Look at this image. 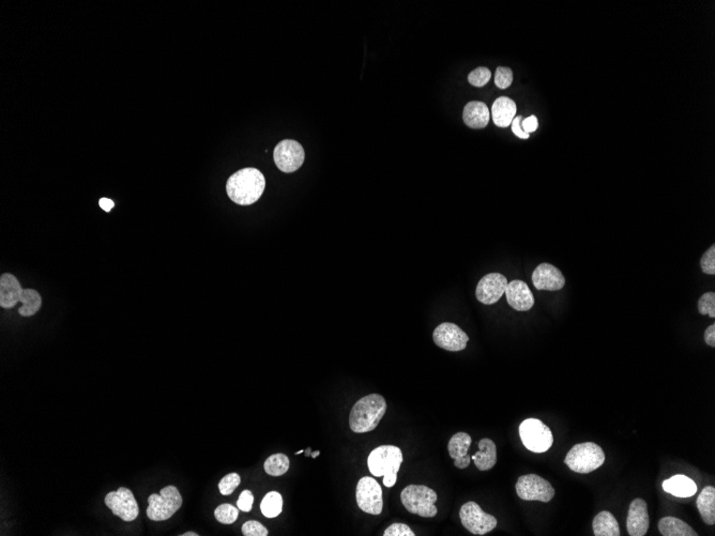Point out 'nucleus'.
<instances>
[{
    "mask_svg": "<svg viewBox=\"0 0 715 536\" xmlns=\"http://www.w3.org/2000/svg\"><path fill=\"white\" fill-rule=\"evenodd\" d=\"M520 437L525 447L534 453H545L554 443L552 430L538 418H527L521 423Z\"/></svg>",
    "mask_w": 715,
    "mask_h": 536,
    "instance_id": "7",
    "label": "nucleus"
},
{
    "mask_svg": "<svg viewBox=\"0 0 715 536\" xmlns=\"http://www.w3.org/2000/svg\"><path fill=\"white\" fill-rule=\"evenodd\" d=\"M705 342L710 347H715V324H711L705 332Z\"/></svg>",
    "mask_w": 715,
    "mask_h": 536,
    "instance_id": "41",
    "label": "nucleus"
},
{
    "mask_svg": "<svg viewBox=\"0 0 715 536\" xmlns=\"http://www.w3.org/2000/svg\"><path fill=\"white\" fill-rule=\"evenodd\" d=\"M505 295H507L509 305L518 312L532 310L534 305V297L532 290L525 281L520 279H514L507 284Z\"/></svg>",
    "mask_w": 715,
    "mask_h": 536,
    "instance_id": "17",
    "label": "nucleus"
},
{
    "mask_svg": "<svg viewBox=\"0 0 715 536\" xmlns=\"http://www.w3.org/2000/svg\"><path fill=\"white\" fill-rule=\"evenodd\" d=\"M538 119L536 116H530L522 121V129L527 134L534 132L538 129Z\"/></svg>",
    "mask_w": 715,
    "mask_h": 536,
    "instance_id": "40",
    "label": "nucleus"
},
{
    "mask_svg": "<svg viewBox=\"0 0 715 536\" xmlns=\"http://www.w3.org/2000/svg\"><path fill=\"white\" fill-rule=\"evenodd\" d=\"M182 536H199V534L195 533V532H187V533L181 534Z\"/></svg>",
    "mask_w": 715,
    "mask_h": 536,
    "instance_id": "43",
    "label": "nucleus"
},
{
    "mask_svg": "<svg viewBox=\"0 0 715 536\" xmlns=\"http://www.w3.org/2000/svg\"><path fill=\"white\" fill-rule=\"evenodd\" d=\"M266 180L257 168H244L227 180L226 191L229 198L241 206H248L262 197Z\"/></svg>",
    "mask_w": 715,
    "mask_h": 536,
    "instance_id": "1",
    "label": "nucleus"
},
{
    "mask_svg": "<svg viewBox=\"0 0 715 536\" xmlns=\"http://www.w3.org/2000/svg\"><path fill=\"white\" fill-rule=\"evenodd\" d=\"M516 115V104L510 98L500 97L494 102L491 117L494 123L500 128H507Z\"/></svg>",
    "mask_w": 715,
    "mask_h": 536,
    "instance_id": "20",
    "label": "nucleus"
},
{
    "mask_svg": "<svg viewBox=\"0 0 715 536\" xmlns=\"http://www.w3.org/2000/svg\"><path fill=\"white\" fill-rule=\"evenodd\" d=\"M516 494L524 501H541L547 503L555 497V489L548 481L536 474L521 477L516 483Z\"/></svg>",
    "mask_w": 715,
    "mask_h": 536,
    "instance_id": "10",
    "label": "nucleus"
},
{
    "mask_svg": "<svg viewBox=\"0 0 715 536\" xmlns=\"http://www.w3.org/2000/svg\"><path fill=\"white\" fill-rule=\"evenodd\" d=\"M650 527L649 514L646 501L635 499L632 501L628 508L626 528L631 536H644L647 534Z\"/></svg>",
    "mask_w": 715,
    "mask_h": 536,
    "instance_id": "16",
    "label": "nucleus"
},
{
    "mask_svg": "<svg viewBox=\"0 0 715 536\" xmlns=\"http://www.w3.org/2000/svg\"><path fill=\"white\" fill-rule=\"evenodd\" d=\"M274 163L281 172L291 174L305 163V152L300 142L285 140L276 145L273 152Z\"/></svg>",
    "mask_w": 715,
    "mask_h": 536,
    "instance_id": "11",
    "label": "nucleus"
},
{
    "mask_svg": "<svg viewBox=\"0 0 715 536\" xmlns=\"http://www.w3.org/2000/svg\"><path fill=\"white\" fill-rule=\"evenodd\" d=\"M700 267L703 273L709 275H715V246H711L706 253L703 254L700 260Z\"/></svg>",
    "mask_w": 715,
    "mask_h": 536,
    "instance_id": "35",
    "label": "nucleus"
},
{
    "mask_svg": "<svg viewBox=\"0 0 715 536\" xmlns=\"http://www.w3.org/2000/svg\"><path fill=\"white\" fill-rule=\"evenodd\" d=\"M19 303H21V307H19V315L23 317H30L40 311L42 298L35 289H24Z\"/></svg>",
    "mask_w": 715,
    "mask_h": 536,
    "instance_id": "27",
    "label": "nucleus"
},
{
    "mask_svg": "<svg viewBox=\"0 0 715 536\" xmlns=\"http://www.w3.org/2000/svg\"><path fill=\"white\" fill-rule=\"evenodd\" d=\"M403 506L411 514L420 517H435L438 512L436 503L437 494L425 485H409L401 492Z\"/></svg>",
    "mask_w": 715,
    "mask_h": 536,
    "instance_id": "5",
    "label": "nucleus"
},
{
    "mask_svg": "<svg viewBox=\"0 0 715 536\" xmlns=\"http://www.w3.org/2000/svg\"><path fill=\"white\" fill-rule=\"evenodd\" d=\"M595 536H619L620 528L615 516L608 510H602L595 516L592 522Z\"/></svg>",
    "mask_w": 715,
    "mask_h": 536,
    "instance_id": "25",
    "label": "nucleus"
},
{
    "mask_svg": "<svg viewBox=\"0 0 715 536\" xmlns=\"http://www.w3.org/2000/svg\"><path fill=\"white\" fill-rule=\"evenodd\" d=\"M698 311L701 315L715 317V293H707L701 295L698 301Z\"/></svg>",
    "mask_w": 715,
    "mask_h": 536,
    "instance_id": "33",
    "label": "nucleus"
},
{
    "mask_svg": "<svg viewBox=\"0 0 715 536\" xmlns=\"http://www.w3.org/2000/svg\"><path fill=\"white\" fill-rule=\"evenodd\" d=\"M283 510V498L278 492H268L260 503L262 515L267 518H275Z\"/></svg>",
    "mask_w": 715,
    "mask_h": 536,
    "instance_id": "28",
    "label": "nucleus"
},
{
    "mask_svg": "<svg viewBox=\"0 0 715 536\" xmlns=\"http://www.w3.org/2000/svg\"><path fill=\"white\" fill-rule=\"evenodd\" d=\"M491 77V72L487 68L480 66L478 69L470 72L469 75H468V81L475 87H483V86L489 83Z\"/></svg>",
    "mask_w": 715,
    "mask_h": 536,
    "instance_id": "32",
    "label": "nucleus"
},
{
    "mask_svg": "<svg viewBox=\"0 0 715 536\" xmlns=\"http://www.w3.org/2000/svg\"><path fill=\"white\" fill-rule=\"evenodd\" d=\"M147 516L154 521L170 519L182 506V497L177 487H164L160 494H152L148 498Z\"/></svg>",
    "mask_w": 715,
    "mask_h": 536,
    "instance_id": "6",
    "label": "nucleus"
},
{
    "mask_svg": "<svg viewBox=\"0 0 715 536\" xmlns=\"http://www.w3.org/2000/svg\"><path fill=\"white\" fill-rule=\"evenodd\" d=\"M240 482V475L238 473H229L219 483V490L223 496H229L235 492V489L238 488Z\"/></svg>",
    "mask_w": 715,
    "mask_h": 536,
    "instance_id": "31",
    "label": "nucleus"
},
{
    "mask_svg": "<svg viewBox=\"0 0 715 536\" xmlns=\"http://www.w3.org/2000/svg\"><path fill=\"white\" fill-rule=\"evenodd\" d=\"M532 283L538 290L557 291L565 285L562 272L550 264H541L532 273Z\"/></svg>",
    "mask_w": 715,
    "mask_h": 536,
    "instance_id": "15",
    "label": "nucleus"
},
{
    "mask_svg": "<svg viewBox=\"0 0 715 536\" xmlns=\"http://www.w3.org/2000/svg\"><path fill=\"white\" fill-rule=\"evenodd\" d=\"M356 499V504L364 512L379 515L383 512V489L374 477H364L358 482Z\"/></svg>",
    "mask_w": 715,
    "mask_h": 536,
    "instance_id": "9",
    "label": "nucleus"
},
{
    "mask_svg": "<svg viewBox=\"0 0 715 536\" xmlns=\"http://www.w3.org/2000/svg\"><path fill=\"white\" fill-rule=\"evenodd\" d=\"M291 461L285 454H274L264 461V471L272 477H281L289 470Z\"/></svg>",
    "mask_w": 715,
    "mask_h": 536,
    "instance_id": "29",
    "label": "nucleus"
},
{
    "mask_svg": "<svg viewBox=\"0 0 715 536\" xmlns=\"http://www.w3.org/2000/svg\"><path fill=\"white\" fill-rule=\"evenodd\" d=\"M387 412L385 397L371 394L362 397L352 407L350 414V426L356 434L370 432L377 427Z\"/></svg>",
    "mask_w": 715,
    "mask_h": 536,
    "instance_id": "2",
    "label": "nucleus"
},
{
    "mask_svg": "<svg viewBox=\"0 0 715 536\" xmlns=\"http://www.w3.org/2000/svg\"><path fill=\"white\" fill-rule=\"evenodd\" d=\"M478 445H479V452L471 456V459L475 461L476 467L480 471L491 470L497 463V447H496L495 442L484 438V439L480 440Z\"/></svg>",
    "mask_w": 715,
    "mask_h": 536,
    "instance_id": "22",
    "label": "nucleus"
},
{
    "mask_svg": "<svg viewBox=\"0 0 715 536\" xmlns=\"http://www.w3.org/2000/svg\"><path fill=\"white\" fill-rule=\"evenodd\" d=\"M507 279L500 273H489L482 277L476 289L478 301L485 305L495 304L505 295Z\"/></svg>",
    "mask_w": 715,
    "mask_h": 536,
    "instance_id": "14",
    "label": "nucleus"
},
{
    "mask_svg": "<svg viewBox=\"0 0 715 536\" xmlns=\"http://www.w3.org/2000/svg\"><path fill=\"white\" fill-rule=\"evenodd\" d=\"M415 532L404 524H393L383 532V536H415Z\"/></svg>",
    "mask_w": 715,
    "mask_h": 536,
    "instance_id": "37",
    "label": "nucleus"
},
{
    "mask_svg": "<svg viewBox=\"0 0 715 536\" xmlns=\"http://www.w3.org/2000/svg\"><path fill=\"white\" fill-rule=\"evenodd\" d=\"M21 288L19 279L15 275L5 273L0 277V306L3 308H12L21 300Z\"/></svg>",
    "mask_w": 715,
    "mask_h": 536,
    "instance_id": "19",
    "label": "nucleus"
},
{
    "mask_svg": "<svg viewBox=\"0 0 715 536\" xmlns=\"http://www.w3.org/2000/svg\"><path fill=\"white\" fill-rule=\"evenodd\" d=\"M319 454H320V452H319V451H317V452H315V453H313L312 454L313 459H316L317 456H318Z\"/></svg>",
    "mask_w": 715,
    "mask_h": 536,
    "instance_id": "44",
    "label": "nucleus"
},
{
    "mask_svg": "<svg viewBox=\"0 0 715 536\" xmlns=\"http://www.w3.org/2000/svg\"><path fill=\"white\" fill-rule=\"evenodd\" d=\"M513 82V72L512 70L505 66H499L496 70L495 74V85L499 88V89H507L512 85Z\"/></svg>",
    "mask_w": 715,
    "mask_h": 536,
    "instance_id": "34",
    "label": "nucleus"
},
{
    "mask_svg": "<svg viewBox=\"0 0 715 536\" xmlns=\"http://www.w3.org/2000/svg\"><path fill=\"white\" fill-rule=\"evenodd\" d=\"M301 453H303V450H301V451L296 452L295 454H296V455H298V454H301Z\"/></svg>",
    "mask_w": 715,
    "mask_h": 536,
    "instance_id": "45",
    "label": "nucleus"
},
{
    "mask_svg": "<svg viewBox=\"0 0 715 536\" xmlns=\"http://www.w3.org/2000/svg\"><path fill=\"white\" fill-rule=\"evenodd\" d=\"M522 117L517 116L513 119L512 123V132L516 135L517 138H522V140H527L529 138V134L525 133L522 129Z\"/></svg>",
    "mask_w": 715,
    "mask_h": 536,
    "instance_id": "39",
    "label": "nucleus"
},
{
    "mask_svg": "<svg viewBox=\"0 0 715 536\" xmlns=\"http://www.w3.org/2000/svg\"><path fill=\"white\" fill-rule=\"evenodd\" d=\"M471 442L472 440L469 434L462 432L455 434L449 441V455H450L451 459H454V465L460 469V470L469 467L470 459L471 457H470L468 452H469Z\"/></svg>",
    "mask_w": 715,
    "mask_h": 536,
    "instance_id": "18",
    "label": "nucleus"
},
{
    "mask_svg": "<svg viewBox=\"0 0 715 536\" xmlns=\"http://www.w3.org/2000/svg\"><path fill=\"white\" fill-rule=\"evenodd\" d=\"M215 516L221 524H232L238 519L239 510L232 504H221L215 508Z\"/></svg>",
    "mask_w": 715,
    "mask_h": 536,
    "instance_id": "30",
    "label": "nucleus"
},
{
    "mask_svg": "<svg viewBox=\"0 0 715 536\" xmlns=\"http://www.w3.org/2000/svg\"><path fill=\"white\" fill-rule=\"evenodd\" d=\"M403 463V453L395 445H381L371 452L368 459V470L374 477H383L388 488L397 484V473Z\"/></svg>",
    "mask_w": 715,
    "mask_h": 536,
    "instance_id": "3",
    "label": "nucleus"
},
{
    "mask_svg": "<svg viewBox=\"0 0 715 536\" xmlns=\"http://www.w3.org/2000/svg\"><path fill=\"white\" fill-rule=\"evenodd\" d=\"M433 340L438 347L448 351L458 352L467 347L469 336L455 324L444 322L435 329Z\"/></svg>",
    "mask_w": 715,
    "mask_h": 536,
    "instance_id": "13",
    "label": "nucleus"
},
{
    "mask_svg": "<svg viewBox=\"0 0 715 536\" xmlns=\"http://www.w3.org/2000/svg\"><path fill=\"white\" fill-rule=\"evenodd\" d=\"M253 502H254V496H253L252 492L244 490L239 496L237 506L242 512H248L252 510Z\"/></svg>",
    "mask_w": 715,
    "mask_h": 536,
    "instance_id": "38",
    "label": "nucleus"
},
{
    "mask_svg": "<svg viewBox=\"0 0 715 536\" xmlns=\"http://www.w3.org/2000/svg\"><path fill=\"white\" fill-rule=\"evenodd\" d=\"M489 109L482 102H469L464 109V122L471 129L485 128L489 124Z\"/></svg>",
    "mask_w": 715,
    "mask_h": 536,
    "instance_id": "21",
    "label": "nucleus"
},
{
    "mask_svg": "<svg viewBox=\"0 0 715 536\" xmlns=\"http://www.w3.org/2000/svg\"><path fill=\"white\" fill-rule=\"evenodd\" d=\"M462 524L473 535H485L497 527V519L484 512L479 504L469 501L460 510Z\"/></svg>",
    "mask_w": 715,
    "mask_h": 536,
    "instance_id": "8",
    "label": "nucleus"
},
{
    "mask_svg": "<svg viewBox=\"0 0 715 536\" xmlns=\"http://www.w3.org/2000/svg\"><path fill=\"white\" fill-rule=\"evenodd\" d=\"M663 488L666 492L678 498H689L697 492L696 483L682 474L675 475L664 481Z\"/></svg>",
    "mask_w": 715,
    "mask_h": 536,
    "instance_id": "23",
    "label": "nucleus"
},
{
    "mask_svg": "<svg viewBox=\"0 0 715 536\" xmlns=\"http://www.w3.org/2000/svg\"><path fill=\"white\" fill-rule=\"evenodd\" d=\"M697 508L705 524L713 526L715 524V488L707 486L697 499Z\"/></svg>",
    "mask_w": 715,
    "mask_h": 536,
    "instance_id": "24",
    "label": "nucleus"
},
{
    "mask_svg": "<svg viewBox=\"0 0 715 536\" xmlns=\"http://www.w3.org/2000/svg\"><path fill=\"white\" fill-rule=\"evenodd\" d=\"M105 501L114 515L121 518L123 521H133L136 519L140 512V508L132 492L125 487H120L116 492H109L105 497Z\"/></svg>",
    "mask_w": 715,
    "mask_h": 536,
    "instance_id": "12",
    "label": "nucleus"
},
{
    "mask_svg": "<svg viewBox=\"0 0 715 536\" xmlns=\"http://www.w3.org/2000/svg\"><path fill=\"white\" fill-rule=\"evenodd\" d=\"M242 534L244 536H267L269 532L260 522L248 520L242 526Z\"/></svg>",
    "mask_w": 715,
    "mask_h": 536,
    "instance_id": "36",
    "label": "nucleus"
},
{
    "mask_svg": "<svg viewBox=\"0 0 715 536\" xmlns=\"http://www.w3.org/2000/svg\"><path fill=\"white\" fill-rule=\"evenodd\" d=\"M659 530L664 536H697L698 534L683 520L664 517L659 521Z\"/></svg>",
    "mask_w": 715,
    "mask_h": 536,
    "instance_id": "26",
    "label": "nucleus"
},
{
    "mask_svg": "<svg viewBox=\"0 0 715 536\" xmlns=\"http://www.w3.org/2000/svg\"><path fill=\"white\" fill-rule=\"evenodd\" d=\"M602 447L595 442L576 444L565 456L564 463L572 471L587 474L599 469L605 463Z\"/></svg>",
    "mask_w": 715,
    "mask_h": 536,
    "instance_id": "4",
    "label": "nucleus"
},
{
    "mask_svg": "<svg viewBox=\"0 0 715 536\" xmlns=\"http://www.w3.org/2000/svg\"><path fill=\"white\" fill-rule=\"evenodd\" d=\"M99 205L100 207H101V208L105 211V212H109V211H111V209H113V207L115 206V203H114V201H111V199L109 198L100 199Z\"/></svg>",
    "mask_w": 715,
    "mask_h": 536,
    "instance_id": "42",
    "label": "nucleus"
}]
</instances>
